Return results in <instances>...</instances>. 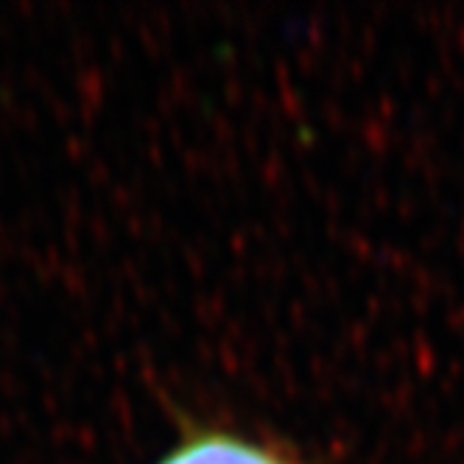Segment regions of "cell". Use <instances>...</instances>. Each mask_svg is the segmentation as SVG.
<instances>
[{"mask_svg":"<svg viewBox=\"0 0 464 464\" xmlns=\"http://www.w3.org/2000/svg\"><path fill=\"white\" fill-rule=\"evenodd\" d=\"M160 464H300L285 450L227 430H196Z\"/></svg>","mask_w":464,"mask_h":464,"instance_id":"1","label":"cell"}]
</instances>
